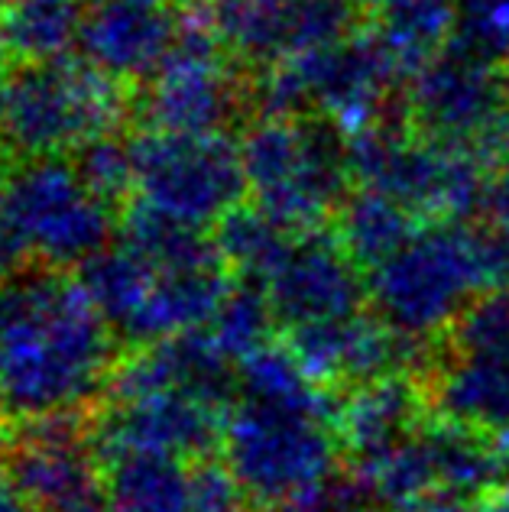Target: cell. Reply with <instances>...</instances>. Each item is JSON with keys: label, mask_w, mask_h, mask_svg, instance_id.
<instances>
[{"label": "cell", "mask_w": 509, "mask_h": 512, "mask_svg": "<svg viewBox=\"0 0 509 512\" xmlns=\"http://www.w3.org/2000/svg\"><path fill=\"white\" fill-rule=\"evenodd\" d=\"M270 512H386L377 493L360 474H334L318 490L302 493L296 500L279 503Z\"/></svg>", "instance_id": "24"}, {"label": "cell", "mask_w": 509, "mask_h": 512, "mask_svg": "<svg viewBox=\"0 0 509 512\" xmlns=\"http://www.w3.org/2000/svg\"><path fill=\"white\" fill-rule=\"evenodd\" d=\"M412 117L428 140L484 156L509 150V72L500 62L454 46L422 62Z\"/></svg>", "instance_id": "10"}, {"label": "cell", "mask_w": 509, "mask_h": 512, "mask_svg": "<svg viewBox=\"0 0 509 512\" xmlns=\"http://www.w3.org/2000/svg\"><path fill=\"white\" fill-rule=\"evenodd\" d=\"M182 23L176 0H88L78 49L114 82L146 85L172 56Z\"/></svg>", "instance_id": "15"}, {"label": "cell", "mask_w": 509, "mask_h": 512, "mask_svg": "<svg viewBox=\"0 0 509 512\" xmlns=\"http://www.w3.org/2000/svg\"><path fill=\"white\" fill-rule=\"evenodd\" d=\"M7 470L39 512H107L104 461L75 419L30 422L10 444Z\"/></svg>", "instance_id": "13"}, {"label": "cell", "mask_w": 509, "mask_h": 512, "mask_svg": "<svg viewBox=\"0 0 509 512\" xmlns=\"http://www.w3.org/2000/svg\"><path fill=\"white\" fill-rule=\"evenodd\" d=\"M130 107V88L88 59H10L0 69V172L33 159L72 156L120 130Z\"/></svg>", "instance_id": "2"}, {"label": "cell", "mask_w": 509, "mask_h": 512, "mask_svg": "<svg viewBox=\"0 0 509 512\" xmlns=\"http://www.w3.org/2000/svg\"><path fill=\"white\" fill-rule=\"evenodd\" d=\"M72 166L88 182V188L101 201H107L117 214L137 198V166H133V146L120 133H104V137L85 143L72 153Z\"/></svg>", "instance_id": "23"}, {"label": "cell", "mask_w": 509, "mask_h": 512, "mask_svg": "<svg viewBox=\"0 0 509 512\" xmlns=\"http://www.w3.org/2000/svg\"><path fill=\"white\" fill-rule=\"evenodd\" d=\"M130 146L137 201L185 227H218L247 195L240 143L227 140V133H166L146 127L130 137Z\"/></svg>", "instance_id": "8"}, {"label": "cell", "mask_w": 509, "mask_h": 512, "mask_svg": "<svg viewBox=\"0 0 509 512\" xmlns=\"http://www.w3.org/2000/svg\"><path fill=\"white\" fill-rule=\"evenodd\" d=\"M88 0H7L10 59H62L78 46Z\"/></svg>", "instance_id": "19"}, {"label": "cell", "mask_w": 509, "mask_h": 512, "mask_svg": "<svg viewBox=\"0 0 509 512\" xmlns=\"http://www.w3.org/2000/svg\"><path fill=\"white\" fill-rule=\"evenodd\" d=\"M211 26L231 56L286 62L351 33L347 0H214Z\"/></svg>", "instance_id": "14"}, {"label": "cell", "mask_w": 509, "mask_h": 512, "mask_svg": "<svg viewBox=\"0 0 509 512\" xmlns=\"http://www.w3.org/2000/svg\"><path fill=\"white\" fill-rule=\"evenodd\" d=\"M240 163L253 205L299 234L338 214L351 195V146L334 120L318 114H276L253 124L240 140Z\"/></svg>", "instance_id": "4"}, {"label": "cell", "mask_w": 509, "mask_h": 512, "mask_svg": "<svg viewBox=\"0 0 509 512\" xmlns=\"http://www.w3.org/2000/svg\"><path fill=\"white\" fill-rule=\"evenodd\" d=\"M435 419L464 425L509 451V292L487 289L441 334L425 373Z\"/></svg>", "instance_id": "6"}, {"label": "cell", "mask_w": 509, "mask_h": 512, "mask_svg": "<svg viewBox=\"0 0 509 512\" xmlns=\"http://www.w3.org/2000/svg\"><path fill=\"white\" fill-rule=\"evenodd\" d=\"M458 0H383L380 39L399 62H425L454 30Z\"/></svg>", "instance_id": "21"}, {"label": "cell", "mask_w": 509, "mask_h": 512, "mask_svg": "<svg viewBox=\"0 0 509 512\" xmlns=\"http://www.w3.org/2000/svg\"><path fill=\"white\" fill-rule=\"evenodd\" d=\"M23 256L26 253H23L20 240H17V231H13V224H10L4 195H0V282H7V279L17 276Z\"/></svg>", "instance_id": "26"}, {"label": "cell", "mask_w": 509, "mask_h": 512, "mask_svg": "<svg viewBox=\"0 0 509 512\" xmlns=\"http://www.w3.org/2000/svg\"><path fill=\"white\" fill-rule=\"evenodd\" d=\"M296 231L276 221L257 205H240L214 227V244H218L227 269H234L240 282L263 286L276 263L283 260Z\"/></svg>", "instance_id": "20"}, {"label": "cell", "mask_w": 509, "mask_h": 512, "mask_svg": "<svg viewBox=\"0 0 509 512\" xmlns=\"http://www.w3.org/2000/svg\"><path fill=\"white\" fill-rule=\"evenodd\" d=\"M279 328L266 292L253 282H240L231 286L227 299L214 312V318L205 325L208 338L218 344L224 357H231L234 363L247 360L253 350H260L263 344H270V331Z\"/></svg>", "instance_id": "22"}, {"label": "cell", "mask_w": 509, "mask_h": 512, "mask_svg": "<svg viewBox=\"0 0 509 512\" xmlns=\"http://www.w3.org/2000/svg\"><path fill=\"white\" fill-rule=\"evenodd\" d=\"M117 341L82 279L36 266L0 282V406L7 419H75L111 389Z\"/></svg>", "instance_id": "1"}, {"label": "cell", "mask_w": 509, "mask_h": 512, "mask_svg": "<svg viewBox=\"0 0 509 512\" xmlns=\"http://www.w3.org/2000/svg\"><path fill=\"white\" fill-rule=\"evenodd\" d=\"M428 399L422 383L406 373L383 376L364 386L344 389L334 409L344 461L354 474H370L393 451L428 422Z\"/></svg>", "instance_id": "16"}, {"label": "cell", "mask_w": 509, "mask_h": 512, "mask_svg": "<svg viewBox=\"0 0 509 512\" xmlns=\"http://www.w3.org/2000/svg\"><path fill=\"white\" fill-rule=\"evenodd\" d=\"M224 415L227 409L189 389L146 380L120 363L91 438L101 461L124 451H150L198 464L221 451Z\"/></svg>", "instance_id": "9"}, {"label": "cell", "mask_w": 509, "mask_h": 512, "mask_svg": "<svg viewBox=\"0 0 509 512\" xmlns=\"http://www.w3.org/2000/svg\"><path fill=\"white\" fill-rule=\"evenodd\" d=\"M276 325L289 331L334 325L364 315L370 286L360 266L334 231H302L260 286Z\"/></svg>", "instance_id": "12"}, {"label": "cell", "mask_w": 509, "mask_h": 512, "mask_svg": "<svg viewBox=\"0 0 509 512\" xmlns=\"http://www.w3.org/2000/svg\"><path fill=\"white\" fill-rule=\"evenodd\" d=\"M247 490L234 480V474L221 461H198L195 464V493H192V512H253Z\"/></svg>", "instance_id": "25"}, {"label": "cell", "mask_w": 509, "mask_h": 512, "mask_svg": "<svg viewBox=\"0 0 509 512\" xmlns=\"http://www.w3.org/2000/svg\"><path fill=\"white\" fill-rule=\"evenodd\" d=\"M10 62V46H7V0H0V69Z\"/></svg>", "instance_id": "29"}, {"label": "cell", "mask_w": 509, "mask_h": 512, "mask_svg": "<svg viewBox=\"0 0 509 512\" xmlns=\"http://www.w3.org/2000/svg\"><path fill=\"white\" fill-rule=\"evenodd\" d=\"M412 218L415 214L399 205L396 198L373 192V188H360V192L347 195V201L341 205L334 234L341 237L347 253L370 273L373 266L390 260L419 231Z\"/></svg>", "instance_id": "18"}, {"label": "cell", "mask_w": 509, "mask_h": 512, "mask_svg": "<svg viewBox=\"0 0 509 512\" xmlns=\"http://www.w3.org/2000/svg\"><path fill=\"white\" fill-rule=\"evenodd\" d=\"M137 104L146 127L166 133H224L234 124L244 88L211 20H189L185 13L176 49L146 82Z\"/></svg>", "instance_id": "11"}, {"label": "cell", "mask_w": 509, "mask_h": 512, "mask_svg": "<svg viewBox=\"0 0 509 512\" xmlns=\"http://www.w3.org/2000/svg\"><path fill=\"white\" fill-rule=\"evenodd\" d=\"M107 512H192L195 464L172 454L104 457Z\"/></svg>", "instance_id": "17"}, {"label": "cell", "mask_w": 509, "mask_h": 512, "mask_svg": "<svg viewBox=\"0 0 509 512\" xmlns=\"http://www.w3.org/2000/svg\"><path fill=\"white\" fill-rule=\"evenodd\" d=\"M467 512H509V480H503L500 487H493L480 500L467 506Z\"/></svg>", "instance_id": "28"}, {"label": "cell", "mask_w": 509, "mask_h": 512, "mask_svg": "<svg viewBox=\"0 0 509 512\" xmlns=\"http://www.w3.org/2000/svg\"><path fill=\"white\" fill-rule=\"evenodd\" d=\"M338 402L234 396L224 415L221 454L257 506H279L341 474L344 451L334 425Z\"/></svg>", "instance_id": "3"}, {"label": "cell", "mask_w": 509, "mask_h": 512, "mask_svg": "<svg viewBox=\"0 0 509 512\" xmlns=\"http://www.w3.org/2000/svg\"><path fill=\"white\" fill-rule=\"evenodd\" d=\"M0 512H39L26 493L17 487V480L10 477L7 467H0Z\"/></svg>", "instance_id": "27"}, {"label": "cell", "mask_w": 509, "mask_h": 512, "mask_svg": "<svg viewBox=\"0 0 509 512\" xmlns=\"http://www.w3.org/2000/svg\"><path fill=\"white\" fill-rule=\"evenodd\" d=\"M0 195L23 253L46 269H82L111 247L120 214L78 175L72 159H33L0 172Z\"/></svg>", "instance_id": "7"}, {"label": "cell", "mask_w": 509, "mask_h": 512, "mask_svg": "<svg viewBox=\"0 0 509 512\" xmlns=\"http://www.w3.org/2000/svg\"><path fill=\"white\" fill-rule=\"evenodd\" d=\"M7 412H4V406H0V451H4L7 448Z\"/></svg>", "instance_id": "30"}, {"label": "cell", "mask_w": 509, "mask_h": 512, "mask_svg": "<svg viewBox=\"0 0 509 512\" xmlns=\"http://www.w3.org/2000/svg\"><path fill=\"white\" fill-rule=\"evenodd\" d=\"M370 312L406 341H438L490 289L477 231L454 221L419 227L367 273Z\"/></svg>", "instance_id": "5"}]
</instances>
